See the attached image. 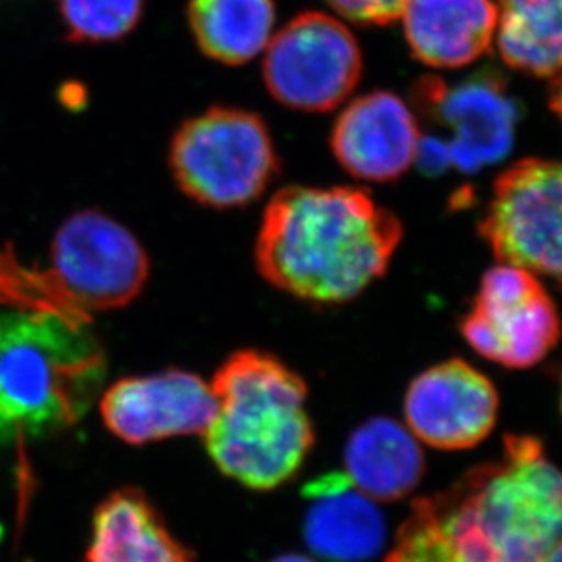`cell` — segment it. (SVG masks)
Returning a JSON list of instances; mask_svg holds the SVG:
<instances>
[{
	"mask_svg": "<svg viewBox=\"0 0 562 562\" xmlns=\"http://www.w3.org/2000/svg\"><path fill=\"white\" fill-rule=\"evenodd\" d=\"M384 562H470L437 525L426 499L415 501Z\"/></svg>",
	"mask_w": 562,
	"mask_h": 562,
	"instance_id": "cell-21",
	"label": "cell"
},
{
	"mask_svg": "<svg viewBox=\"0 0 562 562\" xmlns=\"http://www.w3.org/2000/svg\"><path fill=\"white\" fill-rule=\"evenodd\" d=\"M69 37L86 43L117 41L137 26L143 0H59Z\"/></svg>",
	"mask_w": 562,
	"mask_h": 562,
	"instance_id": "cell-20",
	"label": "cell"
},
{
	"mask_svg": "<svg viewBox=\"0 0 562 562\" xmlns=\"http://www.w3.org/2000/svg\"><path fill=\"white\" fill-rule=\"evenodd\" d=\"M499 409L488 376L462 359L440 362L415 376L404 398L406 428L439 450H467L494 430Z\"/></svg>",
	"mask_w": 562,
	"mask_h": 562,
	"instance_id": "cell-12",
	"label": "cell"
},
{
	"mask_svg": "<svg viewBox=\"0 0 562 562\" xmlns=\"http://www.w3.org/2000/svg\"><path fill=\"white\" fill-rule=\"evenodd\" d=\"M148 276V255L130 229L104 213L80 212L60 226L44 268L27 270L0 254V301L90 321L132 303Z\"/></svg>",
	"mask_w": 562,
	"mask_h": 562,
	"instance_id": "cell-5",
	"label": "cell"
},
{
	"mask_svg": "<svg viewBox=\"0 0 562 562\" xmlns=\"http://www.w3.org/2000/svg\"><path fill=\"white\" fill-rule=\"evenodd\" d=\"M561 553H562V547L555 548L550 555H548L547 559L542 562H561Z\"/></svg>",
	"mask_w": 562,
	"mask_h": 562,
	"instance_id": "cell-24",
	"label": "cell"
},
{
	"mask_svg": "<svg viewBox=\"0 0 562 562\" xmlns=\"http://www.w3.org/2000/svg\"><path fill=\"white\" fill-rule=\"evenodd\" d=\"M106 356L88 321L0 312V445L54 436L95 403Z\"/></svg>",
	"mask_w": 562,
	"mask_h": 562,
	"instance_id": "cell-2",
	"label": "cell"
},
{
	"mask_svg": "<svg viewBox=\"0 0 562 562\" xmlns=\"http://www.w3.org/2000/svg\"><path fill=\"white\" fill-rule=\"evenodd\" d=\"M304 541L329 562H368L386 542V520L376 501L362 494L346 473H331L304 488Z\"/></svg>",
	"mask_w": 562,
	"mask_h": 562,
	"instance_id": "cell-14",
	"label": "cell"
},
{
	"mask_svg": "<svg viewBox=\"0 0 562 562\" xmlns=\"http://www.w3.org/2000/svg\"><path fill=\"white\" fill-rule=\"evenodd\" d=\"M419 143L414 112L390 91L351 102L331 133V149L340 166L362 181H395L417 160Z\"/></svg>",
	"mask_w": 562,
	"mask_h": 562,
	"instance_id": "cell-13",
	"label": "cell"
},
{
	"mask_svg": "<svg viewBox=\"0 0 562 562\" xmlns=\"http://www.w3.org/2000/svg\"><path fill=\"white\" fill-rule=\"evenodd\" d=\"M495 43L504 63L555 79L561 69V0H497Z\"/></svg>",
	"mask_w": 562,
	"mask_h": 562,
	"instance_id": "cell-19",
	"label": "cell"
},
{
	"mask_svg": "<svg viewBox=\"0 0 562 562\" xmlns=\"http://www.w3.org/2000/svg\"><path fill=\"white\" fill-rule=\"evenodd\" d=\"M265 80L271 95L299 112H329L345 102L362 74L350 30L310 11L288 22L266 46Z\"/></svg>",
	"mask_w": 562,
	"mask_h": 562,
	"instance_id": "cell-8",
	"label": "cell"
},
{
	"mask_svg": "<svg viewBox=\"0 0 562 562\" xmlns=\"http://www.w3.org/2000/svg\"><path fill=\"white\" fill-rule=\"evenodd\" d=\"M346 477L376 503L403 499L419 486L425 456L414 434L390 417L359 426L345 448Z\"/></svg>",
	"mask_w": 562,
	"mask_h": 562,
	"instance_id": "cell-17",
	"label": "cell"
},
{
	"mask_svg": "<svg viewBox=\"0 0 562 562\" xmlns=\"http://www.w3.org/2000/svg\"><path fill=\"white\" fill-rule=\"evenodd\" d=\"M212 392L217 409L204 437L215 467L259 492L290 481L315 442L303 379L268 353L237 351L213 376Z\"/></svg>",
	"mask_w": 562,
	"mask_h": 562,
	"instance_id": "cell-3",
	"label": "cell"
},
{
	"mask_svg": "<svg viewBox=\"0 0 562 562\" xmlns=\"http://www.w3.org/2000/svg\"><path fill=\"white\" fill-rule=\"evenodd\" d=\"M430 499L495 562H542L561 547V473L536 437H506L499 461Z\"/></svg>",
	"mask_w": 562,
	"mask_h": 562,
	"instance_id": "cell-4",
	"label": "cell"
},
{
	"mask_svg": "<svg viewBox=\"0 0 562 562\" xmlns=\"http://www.w3.org/2000/svg\"><path fill=\"white\" fill-rule=\"evenodd\" d=\"M86 562H193L148 497L123 488L97 506Z\"/></svg>",
	"mask_w": 562,
	"mask_h": 562,
	"instance_id": "cell-16",
	"label": "cell"
},
{
	"mask_svg": "<svg viewBox=\"0 0 562 562\" xmlns=\"http://www.w3.org/2000/svg\"><path fill=\"white\" fill-rule=\"evenodd\" d=\"M217 409L212 386L182 370L126 376L108 387L101 415L108 430L127 445L179 436H204Z\"/></svg>",
	"mask_w": 562,
	"mask_h": 562,
	"instance_id": "cell-11",
	"label": "cell"
},
{
	"mask_svg": "<svg viewBox=\"0 0 562 562\" xmlns=\"http://www.w3.org/2000/svg\"><path fill=\"white\" fill-rule=\"evenodd\" d=\"M461 328L473 350L490 361L528 368L558 345V310L536 273L501 265L486 271Z\"/></svg>",
	"mask_w": 562,
	"mask_h": 562,
	"instance_id": "cell-10",
	"label": "cell"
},
{
	"mask_svg": "<svg viewBox=\"0 0 562 562\" xmlns=\"http://www.w3.org/2000/svg\"><path fill=\"white\" fill-rule=\"evenodd\" d=\"M415 104L428 121L450 135L440 140L420 135L417 159L430 173L446 166L477 173L484 166L499 162L512 149L519 110L499 75L484 71L456 86L426 79L417 88Z\"/></svg>",
	"mask_w": 562,
	"mask_h": 562,
	"instance_id": "cell-7",
	"label": "cell"
},
{
	"mask_svg": "<svg viewBox=\"0 0 562 562\" xmlns=\"http://www.w3.org/2000/svg\"><path fill=\"white\" fill-rule=\"evenodd\" d=\"M561 176L555 160L525 159L495 181L479 232L501 265L561 276Z\"/></svg>",
	"mask_w": 562,
	"mask_h": 562,
	"instance_id": "cell-9",
	"label": "cell"
},
{
	"mask_svg": "<svg viewBox=\"0 0 562 562\" xmlns=\"http://www.w3.org/2000/svg\"><path fill=\"white\" fill-rule=\"evenodd\" d=\"M170 165L181 190L212 207L250 204L279 170L262 119L234 108L188 121L173 137Z\"/></svg>",
	"mask_w": 562,
	"mask_h": 562,
	"instance_id": "cell-6",
	"label": "cell"
},
{
	"mask_svg": "<svg viewBox=\"0 0 562 562\" xmlns=\"http://www.w3.org/2000/svg\"><path fill=\"white\" fill-rule=\"evenodd\" d=\"M271 562H315L313 559L306 558V555H297V553H288V555H281V558L273 559Z\"/></svg>",
	"mask_w": 562,
	"mask_h": 562,
	"instance_id": "cell-23",
	"label": "cell"
},
{
	"mask_svg": "<svg viewBox=\"0 0 562 562\" xmlns=\"http://www.w3.org/2000/svg\"><path fill=\"white\" fill-rule=\"evenodd\" d=\"M191 32L199 48L218 63L240 66L265 52L273 37V0H191Z\"/></svg>",
	"mask_w": 562,
	"mask_h": 562,
	"instance_id": "cell-18",
	"label": "cell"
},
{
	"mask_svg": "<svg viewBox=\"0 0 562 562\" xmlns=\"http://www.w3.org/2000/svg\"><path fill=\"white\" fill-rule=\"evenodd\" d=\"M401 239L403 224L364 190L290 187L268 202L255 257L282 292L340 304L386 273Z\"/></svg>",
	"mask_w": 562,
	"mask_h": 562,
	"instance_id": "cell-1",
	"label": "cell"
},
{
	"mask_svg": "<svg viewBox=\"0 0 562 562\" xmlns=\"http://www.w3.org/2000/svg\"><path fill=\"white\" fill-rule=\"evenodd\" d=\"M404 35L415 57L439 69L464 68L495 41L494 0H404Z\"/></svg>",
	"mask_w": 562,
	"mask_h": 562,
	"instance_id": "cell-15",
	"label": "cell"
},
{
	"mask_svg": "<svg viewBox=\"0 0 562 562\" xmlns=\"http://www.w3.org/2000/svg\"><path fill=\"white\" fill-rule=\"evenodd\" d=\"M324 2L350 21L359 24H376V26L397 21L404 5V0H324Z\"/></svg>",
	"mask_w": 562,
	"mask_h": 562,
	"instance_id": "cell-22",
	"label": "cell"
}]
</instances>
